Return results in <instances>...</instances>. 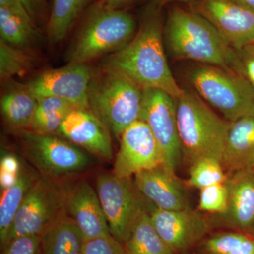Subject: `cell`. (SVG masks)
Masks as SVG:
<instances>
[{
  "mask_svg": "<svg viewBox=\"0 0 254 254\" xmlns=\"http://www.w3.org/2000/svg\"><path fill=\"white\" fill-rule=\"evenodd\" d=\"M163 23L160 9L151 4L142 16L131 41L110 55L105 67L131 78L143 89L155 88L178 99L183 95L166 59L163 43Z\"/></svg>",
  "mask_w": 254,
  "mask_h": 254,
  "instance_id": "1",
  "label": "cell"
},
{
  "mask_svg": "<svg viewBox=\"0 0 254 254\" xmlns=\"http://www.w3.org/2000/svg\"><path fill=\"white\" fill-rule=\"evenodd\" d=\"M165 34L169 49L177 59L222 66L243 74L238 52L196 11L172 8Z\"/></svg>",
  "mask_w": 254,
  "mask_h": 254,
  "instance_id": "2",
  "label": "cell"
},
{
  "mask_svg": "<svg viewBox=\"0 0 254 254\" xmlns=\"http://www.w3.org/2000/svg\"><path fill=\"white\" fill-rule=\"evenodd\" d=\"M182 153L190 165L203 158L222 162L230 122L222 120L198 95L185 90L177 99Z\"/></svg>",
  "mask_w": 254,
  "mask_h": 254,
  "instance_id": "3",
  "label": "cell"
},
{
  "mask_svg": "<svg viewBox=\"0 0 254 254\" xmlns=\"http://www.w3.org/2000/svg\"><path fill=\"white\" fill-rule=\"evenodd\" d=\"M136 33L131 14L112 9L101 2L92 6L76 39L66 55L68 63L87 64L100 56L113 54L128 44Z\"/></svg>",
  "mask_w": 254,
  "mask_h": 254,
  "instance_id": "4",
  "label": "cell"
},
{
  "mask_svg": "<svg viewBox=\"0 0 254 254\" xmlns=\"http://www.w3.org/2000/svg\"><path fill=\"white\" fill-rule=\"evenodd\" d=\"M143 90L128 76L105 66L99 75H93L89 109L119 138L139 120Z\"/></svg>",
  "mask_w": 254,
  "mask_h": 254,
  "instance_id": "5",
  "label": "cell"
},
{
  "mask_svg": "<svg viewBox=\"0 0 254 254\" xmlns=\"http://www.w3.org/2000/svg\"><path fill=\"white\" fill-rule=\"evenodd\" d=\"M190 80L200 97L230 123L254 116V87L242 73L199 64L190 70Z\"/></svg>",
  "mask_w": 254,
  "mask_h": 254,
  "instance_id": "6",
  "label": "cell"
},
{
  "mask_svg": "<svg viewBox=\"0 0 254 254\" xmlns=\"http://www.w3.org/2000/svg\"><path fill=\"white\" fill-rule=\"evenodd\" d=\"M56 179L42 175L35 180L25 195L4 245L17 237L41 236L63 216L69 190Z\"/></svg>",
  "mask_w": 254,
  "mask_h": 254,
  "instance_id": "7",
  "label": "cell"
},
{
  "mask_svg": "<svg viewBox=\"0 0 254 254\" xmlns=\"http://www.w3.org/2000/svg\"><path fill=\"white\" fill-rule=\"evenodd\" d=\"M18 132L26 158L43 176L58 178L79 173L91 164L86 153L65 138L31 130Z\"/></svg>",
  "mask_w": 254,
  "mask_h": 254,
  "instance_id": "8",
  "label": "cell"
},
{
  "mask_svg": "<svg viewBox=\"0 0 254 254\" xmlns=\"http://www.w3.org/2000/svg\"><path fill=\"white\" fill-rule=\"evenodd\" d=\"M131 181L113 173L101 174L96 180L97 193L112 236L123 245L145 209Z\"/></svg>",
  "mask_w": 254,
  "mask_h": 254,
  "instance_id": "9",
  "label": "cell"
},
{
  "mask_svg": "<svg viewBox=\"0 0 254 254\" xmlns=\"http://www.w3.org/2000/svg\"><path fill=\"white\" fill-rule=\"evenodd\" d=\"M175 100L161 90L144 89L139 117L153 133L163 153L164 165L173 172L180 164L182 154Z\"/></svg>",
  "mask_w": 254,
  "mask_h": 254,
  "instance_id": "10",
  "label": "cell"
},
{
  "mask_svg": "<svg viewBox=\"0 0 254 254\" xmlns=\"http://www.w3.org/2000/svg\"><path fill=\"white\" fill-rule=\"evenodd\" d=\"M93 75L87 64L68 63L63 67L42 73L27 85L38 100L56 97L75 108L89 109V91Z\"/></svg>",
  "mask_w": 254,
  "mask_h": 254,
  "instance_id": "11",
  "label": "cell"
},
{
  "mask_svg": "<svg viewBox=\"0 0 254 254\" xmlns=\"http://www.w3.org/2000/svg\"><path fill=\"white\" fill-rule=\"evenodd\" d=\"M162 165L163 153L147 124L138 120L126 128L120 136L114 175L131 178L140 172Z\"/></svg>",
  "mask_w": 254,
  "mask_h": 254,
  "instance_id": "12",
  "label": "cell"
},
{
  "mask_svg": "<svg viewBox=\"0 0 254 254\" xmlns=\"http://www.w3.org/2000/svg\"><path fill=\"white\" fill-rule=\"evenodd\" d=\"M195 11L237 51L254 44V13L230 0H198Z\"/></svg>",
  "mask_w": 254,
  "mask_h": 254,
  "instance_id": "13",
  "label": "cell"
},
{
  "mask_svg": "<svg viewBox=\"0 0 254 254\" xmlns=\"http://www.w3.org/2000/svg\"><path fill=\"white\" fill-rule=\"evenodd\" d=\"M149 213L155 230L174 253L190 250L208 232L204 217L190 208L165 210L155 206Z\"/></svg>",
  "mask_w": 254,
  "mask_h": 254,
  "instance_id": "14",
  "label": "cell"
},
{
  "mask_svg": "<svg viewBox=\"0 0 254 254\" xmlns=\"http://www.w3.org/2000/svg\"><path fill=\"white\" fill-rule=\"evenodd\" d=\"M57 133L99 158L113 160L110 130L90 109L75 108L64 120Z\"/></svg>",
  "mask_w": 254,
  "mask_h": 254,
  "instance_id": "15",
  "label": "cell"
},
{
  "mask_svg": "<svg viewBox=\"0 0 254 254\" xmlns=\"http://www.w3.org/2000/svg\"><path fill=\"white\" fill-rule=\"evenodd\" d=\"M66 210L85 242L112 235L98 193L88 182L81 181L69 190Z\"/></svg>",
  "mask_w": 254,
  "mask_h": 254,
  "instance_id": "16",
  "label": "cell"
},
{
  "mask_svg": "<svg viewBox=\"0 0 254 254\" xmlns=\"http://www.w3.org/2000/svg\"><path fill=\"white\" fill-rule=\"evenodd\" d=\"M135 187L156 208L179 210L190 208L175 172L162 165L134 175Z\"/></svg>",
  "mask_w": 254,
  "mask_h": 254,
  "instance_id": "17",
  "label": "cell"
},
{
  "mask_svg": "<svg viewBox=\"0 0 254 254\" xmlns=\"http://www.w3.org/2000/svg\"><path fill=\"white\" fill-rule=\"evenodd\" d=\"M228 193L226 212L222 214L229 226L251 232L254 224V172L245 169L233 172L225 182Z\"/></svg>",
  "mask_w": 254,
  "mask_h": 254,
  "instance_id": "18",
  "label": "cell"
},
{
  "mask_svg": "<svg viewBox=\"0 0 254 254\" xmlns=\"http://www.w3.org/2000/svg\"><path fill=\"white\" fill-rule=\"evenodd\" d=\"M221 163L231 173L254 168V116L231 123Z\"/></svg>",
  "mask_w": 254,
  "mask_h": 254,
  "instance_id": "19",
  "label": "cell"
},
{
  "mask_svg": "<svg viewBox=\"0 0 254 254\" xmlns=\"http://www.w3.org/2000/svg\"><path fill=\"white\" fill-rule=\"evenodd\" d=\"M1 97V112L10 128L18 131L29 130L38 105V99L28 85L10 83Z\"/></svg>",
  "mask_w": 254,
  "mask_h": 254,
  "instance_id": "20",
  "label": "cell"
},
{
  "mask_svg": "<svg viewBox=\"0 0 254 254\" xmlns=\"http://www.w3.org/2000/svg\"><path fill=\"white\" fill-rule=\"evenodd\" d=\"M83 234L71 217L63 216L41 235V254H83Z\"/></svg>",
  "mask_w": 254,
  "mask_h": 254,
  "instance_id": "21",
  "label": "cell"
},
{
  "mask_svg": "<svg viewBox=\"0 0 254 254\" xmlns=\"http://www.w3.org/2000/svg\"><path fill=\"white\" fill-rule=\"evenodd\" d=\"M124 246L127 254H175L159 235L145 208Z\"/></svg>",
  "mask_w": 254,
  "mask_h": 254,
  "instance_id": "22",
  "label": "cell"
},
{
  "mask_svg": "<svg viewBox=\"0 0 254 254\" xmlns=\"http://www.w3.org/2000/svg\"><path fill=\"white\" fill-rule=\"evenodd\" d=\"M90 0H53L47 24L48 39L58 43L66 38Z\"/></svg>",
  "mask_w": 254,
  "mask_h": 254,
  "instance_id": "23",
  "label": "cell"
},
{
  "mask_svg": "<svg viewBox=\"0 0 254 254\" xmlns=\"http://www.w3.org/2000/svg\"><path fill=\"white\" fill-rule=\"evenodd\" d=\"M75 108L71 103L56 97L40 98L29 130L41 134L58 133L64 120Z\"/></svg>",
  "mask_w": 254,
  "mask_h": 254,
  "instance_id": "24",
  "label": "cell"
},
{
  "mask_svg": "<svg viewBox=\"0 0 254 254\" xmlns=\"http://www.w3.org/2000/svg\"><path fill=\"white\" fill-rule=\"evenodd\" d=\"M36 179L21 172L13 186L2 190L0 201V244L1 248L6 242L11 225L30 187Z\"/></svg>",
  "mask_w": 254,
  "mask_h": 254,
  "instance_id": "25",
  "label": "cell"
},
{
  "mask_svg": "<svg viewBox=\"0 0 254 254\" xmlns=\"http://www.w3.org/2000/svg\"><path fill=\"white\" fill-rule=\"evenodd\" d=\"M38 35L34 21L20 17L0 7V36L2 41L23 50L34 43Z\"/></svg>",
  "mask_w": 254,
  "mask_h": 254,
  "instance_id": "26",
  "label": "cell"
},
{
  "mask_svg": "<svg viewBox=\"0 0 254 254\" xmlns=\"http://www.w3.org/2000/svg\"><path fill=\"white\" fill-rule=\"evenodd\" d=\"M204 254H254V237L241 232H223L209 237L202 247Z\"/></svg>",
  "mask_w": 254,
  "mask_h": 254,
  "instance_id": "27",
  "label": "cell"
},
{
  "mask_svg": "<svg viewBox=\"0 0 254 254\" xmlns=\"http://www.w3.org/2000/svg\"><path fill=\"white\" fill-rule=\"evenodd\" d=\"M32 66L31 58L24 50L0 39V78L9 81L14 76H22Z\"/></svg>",
  "mask_w": 254,
  "mask_h": 254,
  "instance_id": "28",
  "label": "cell"
},
{
  "mask_svg": "<svg viewBox=\"0 0 254 254\" xmlns=\"http://www.w3.org/2000/svg\"><path fill=\"white\" fill-rule=\"evenodd\" d=\"M221 162L213 158H203L190 165L189 186L202 189L215 184L225 183L227 177Z\"/></svg>",
  "mask_w": 254,
  "mask_h": 254,
  "instance_id": "29",
  "label": "cell"
},
{
  "mask_svg": "<svg viewBox=\"0 0 254 254\" xmlns=\"http://www.w3.org/2000/svg\"><path fill=\"white\" fill-rule=\"evenodd\" d=\"M200 190L198 206L200 210L220 215L226 212L228 193L225 183L215 184Z\"/></svg>",
  "mask_w": 254,
  "mask_h": 254,
  "instance_id": "30",
  "label": "cell"
},
{
  "mask_svg": "<svg viewBox=\"0 0 254 254\" xmlns=\"http://www.w3.org/2000/svg\"><path fill=\"white\" fill-rule=\"evenodd\" d=\"M83 254H127L123 244L110 235L85 242Z\"/></svg>",
  "mask_w": 254,
  "mask_h": 254,
  "instance_id": "31",
  "label": "cell"
},
{
  "mask_svg": "<svg viewBox=\"0 0 254 254\" xmlns=\"http://www.w3.org/2000/svg\"><path fill=\"white\" fill-rule=\"evenodd\" d=\"M40 244V235L17 237L5 244L1 254H38Z\"/></svg>",
  "mask_w": 254,
  "mask_h": 254,
  "instance_id": "32",
  "label": "cell"
},
{
  "mask_svg": "<svg viewBox=\"0 0 254 254\" xmlns=\"http://www.w3.org/2000/svg\"><path fill=\"white\" fill-rule=\"evenodd\" d=\"M0 170V185L3 190L13 186L21 173L18 159L11 154L1 157Z\"/></svg>",
  "mask_w": 254,
  "mask_h": 254,
  "instance_id": "33",
  "label": "cell"
},
{
  "mask_svg": "<svg viewBox=\"0 0 254 254\" xmlns=\"http://www.w3.org/2000/svg\"><path fill=\"white\" fill-rule=\"evenodd\" d=\"M237 52L242 63V73L254 87V46L252 45Z\"/></svg>",
  "mask_w": 254,
  "mask_h": 254,
  "instance_id": "34",
  "label": "cell"
},
{
  "mask_svg": "<svg viewBox=\"0 0 254 254\" xmlns=\"http://www.w3.org/2000/svg\"><path fill=\"white\" fill-rule=\"evenodd\" d=\"M28 10L31 17L37 22L38 20L46 17L47 13L46 0H20Z\"/></svg>",
  "mask_w": 254,
  "mask_h": 254,
  "instance_id": "35",
  "label": "cell"
},
{
  "mask_svg": "<svg viewBox=\"0 0 254 254\" xmlns=\"http://www.w3.org/2000/svg\"><path fill=\"white\" fill-rule=\"evenodd\" d=\"M0 7L4 8L20 17L34 21L20 0H0Z\"/></svg>",
  "mask_w": 254,
  "mask_h": 254,
  "instance_id": "36",
  "label": "cell"
},
{
  "mask_svg": "<svg viewBox=\"0 0 254 254\" xmlns=\"http://www.w3.org/2000/svg\"><path fill=\"white\" fill-rule=\"evenodd\" d=\"M131 1L132 0H100L102 4L112 9H122V8Z\"/></svg>",
  "mask_w": 254,
  "mask_h": 254,
  "instance_id": "37",
  "label": "cell"
},
{
  "mask_svg": "<svg viewBox=\"0 0 254 254\" xmlns=\"http://www.w3.org/2000/svg\"><path fill=\"white\" fill-rule=\"evenodd\" d=\"M230 1L254 13V0H230Z\"/></svg>",
  "mask_w": 254,
  "mask_h": 254,
  "instance_id": "38",
  "label": "cell"
},
{
  "mask_svg": "<svg viewBox=\"0 0 254 254\" xmlns=\"http://www.w3.org/2000/svg\"><path fill=\"white\" fill-rule=\"evenodd\" d=\"M151 4L160 6L162 5L168 4V3L173 2V1H182V2H190L194 0H150Z\"/></svg>",
  "mask_w": 254,
  "mask_h": 254,
  "instance_id": "39",
  "label": "cell"
},
{
  "mask_svg": "<svg viewBox=\"0 0 254 254\" xmlns=\"http://www.w3.org/2000/svg\"><path fill=\"white\" fill-rule=\"evenodd\" d=\"M251 232H252L254 235V224L253 227H252V230H251Z\"/></svg>",
  "mask_w": 254,
  "mask_h": 254,
  "instance_id": "40",
  "label": "cell"
},
{
  "mask_svg": "<svg viewBox=\"0 0 254 254\" xmlns=\"http://www.w3.org/2000/svg\"><path fill=\"white\" fill-rule=\"evenodd\" d=\"M252 170H254V168H252Z\"/></svg>",
  "mask_w": 254,
  "mask_h": 254,
  "instance_id": "41",
  "label": "cell"
},
{
  "mask_svg": "<svg viewBox=\"0 0 254 254\" xmlns=\"http://www.w3.org/2000/svg\"><path fill=\"white\" fill-rule=\"evenodd\" d=\"M253 46H254V44L253 45Z\"/></svg>",
  "mask_w": 254,
  "mask_h": 254,
  "instance_id": "42",
  "label": "cell"
}]
</instances>
